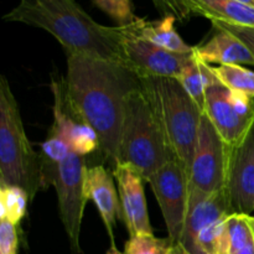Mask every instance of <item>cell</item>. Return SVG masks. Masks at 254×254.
<instances>
[{"label": "cell", "instance_id": "obj_11", "mask_svg": "<svg viewBox=\"0 0 254 254\" xmlns=\"http://www.w3.org/2000/svg\"><path fill=\"white\" fill-rule=\"evenodd\" d=\"M226 191L231 213L254 212V123L245 136L228 153Z\"/></svg>", "mask_w": 254, "mask_h": 254}, {"label": "cell", "instance_id": "obj_5", "mask_svg": "<svg viewBox=\"0 0 254 254\" xmlns=\"http://www.w3.org/2000/svg\"><path fill=\"white\" fill-rule=\"evenodd\" d=\"M141 84V83H140ZM175 158L143 87L128 96L119 143V163L128 164L148 181Z\"/></svg>", "mask_w": 254, "mask_h": 254}, {"label": "cell", "instance_id": "obj_9", "mask_svg": "<svg viewBox=\"0 0 254 254\" xmlns=\"http://www.w3.org/2000/svg\"><path fill=\"white\" fill-rule=\"evenodd\" d=\"M230 145L203 113L190 169V189L205 193L225 190Z\"/></svg>", "mask_w": 254, "mask_h": 254}, {"label": "cell", "instance_id": "obj_16", "mask_svg": "<svg viewBox=\"0 0 254 254\" xmlns=\"http://www.w3.org/2000/svg\"><path fill=\"white\" fill-rule=\"evenodd\" d=\"M193 14L202 15L211 22H225L254 27V7L236 0H190Z\"/></svg>", "mask_w": 254, "mask_h": 254}, {"label": "cell", "instance_id": "obj_22", "mask_svg": "<svg viewBox=\"0 0 254 254\" xmlns=\"http://www.w3.org/2000/svg\"><path fill=\"white\" fill-rule=\"evenodd\" d=\"M173 242L170 238H158L154 235L133 236L124 246V254H169Z\"/></svg>", "mask_w": 254, "mask_h": 254}, {"label": "cell", "instance_id": "obj_2", "mask_svg": "<svg viewBox=\"0 0 254 254\" xmlns=\"http://www.w3.org/2000/svg\"><path fill=\"white\" fill-rule=\"evenodd\" d=\"M2 19L45 30L61 44L66 54L126 64L123 42L130 24H99L74 0H19Z\"/></svg>", "mask_w": 254, "mask_h": 254}, {"label": "cell", "instance_id": "obj_29", "mask_svg": "<svg viewBox=\"0 0 254 254\" xmlns=\"http://www.w3.org/2000/svg\"><path fill=\"white\" fill-rule=\"evenodd\" d=\"M236 1L243 2V4L250 5V6H253L254 7V0H236Z\"/></svg>", "mask_w": 254, "mask_h": 254}, {"label": "cell", "instance_id": "obj_20", "mask_svg": "<svg viewBox=\"0 0 254 254\" xmlns=\"http://www.w3.org/2000/svg\"><path fill=\"white\" fill-rule=\"evenodd\" d=\"M213 73L225 86L233 91L242 92L254 98V72L241 64L212 66Z\"/></svg>", "mask_w": 254, "mask_h": 254}, {"label": "cell", "instance_id": "obj_18", "mask_svg": "<svg viewBox=\"0 0 254 254\" xmlns=\"http://www.w3.org/2000/svg\"><path fill=\"white\" fill-rule=\"evenodd\" d=\"M29 195L19 186L0 185V221L19 226L27 211Z\"/></svg>", "mask_w": 254, "mask_h": 254}, {"label": "cell", "instance_id": "obj_17", "mask_svg": "<svg viewBox=\"0 0 254 254\" xmlns=\"http://www.w3.org/2000/svg\"><path fill=\"white\" fill-rule=\"evenodd\" d=\"M175 16H164L163 19L155 21H148L141 19L139 21L138 34L143 39L178 54H190L193 52V47L186 44L183 37L175 29Z\"/></svg>", "mask_w": 254, "mask_h": 254}, {"label": "cell", "instance_id": "obj_15", "mask_svg": "<svg viewBox=\"0 0 254 254\" xmlns=\"http://www.w3.org/2000/svg\"><path fill=\"white\" fill-rule=\"evenodd\" d=\"M196 57L207 64H252L254 56L248 47L235 35L216 29V34L205 44L193 47Z\"/></svg>", "mask_w": 254, "mask_h": 254}, {"label": "cell", "instance_id": "obj_1", "mask_svg": "<svg viewBox=\"0 0 254 254\" xmlns=\"http://www.w3.org/2000/svg\"><path fill=\"white\" fill-rule=\"evenodd\" d=\"M67 99L74 113L97 133L102 159L117 166L129 94L140 87L134 71L119 62L67 54Z\"/></svg>", "mask_w": 254, "mask_h": 254}, {"label": "cell", "instance_id": "obj_8", "mask_svg": "<svg viewBox=\"0 0 254 254\" xmlns=\"http://www.w3.org/2000/svg\"><path fill=\"white\" fill-rule=\"evenodd\" d=\"M148 183L163 212L169 238L173 245L181 242L190 203V173L174 158L154 173Z\"/></svg>", "mask_w": 254, "mask_h": 254}, {"label": "cell", "instance_id": "obj_4", "mask_svg": "<svg viewBox=\"0 0 254 254\" xmlns=\"http://www.w3.org/2000/svg\"><path fill=\"white\" fill-rule=\"evenodd\" d=\"M166 141L176 159L190 173L203 109L178 78L139 77Z\"/></svg>", "mask_w": 254, "mask_h": 254}, {"label": "cell", "instance_id": "obj_28", "mask_svg": "<svg viewBox=\"0 0 254 254\" xmlns=\"http://www.w3.org/2000/svg\"><path fill=\"white\" fill-rule=\"evenodd\" d=\"M106 254H124V253L119 252L118 248L116 247V245H111V248H109V250L107 251Z\"/></svg>", "mask_w": 254, "mask_h": 254}, {"label": "cell", "instance_id": "obj_30", "mask_svg": "<svg viewBox=\"0 0 254 254\" xmlns=\"http://www.w3.org/2000/svg\"><path fill=\"white\" fill-rule=\"evenodd\" d=\"M248 221H250L251 228H252V231H253V235H254V216H252V215H250V216H248Z\"/></svg>", "mask_w": 254, "mask_h": 254}, {"label": "cell", "instance_id": "obj_24", "mask_svg": "<svg viewBox=\"0 0 254 254\" xmlns=\"http://www.w3.org/2000/svg\"><path fill=\"white\" fill-rule=\"evenodd\" d=\"M158 11L163 16H175L178 20L185 21L193 14L192 10L183 0H151Z\"/></svg>", "mask_w": 254, "mask_h": 254}, {"label": "cell", "instance_id": "obj_21", "mask_svg": "<svg viewBox=\"0 0 254 254\" xmlns=\"http://www.w3.org/2000/svg\"><path fill=\"white\" fill-rule=\"evenodd\" d=\"M179 82L183 84L185 91L190 94L191 98L205 109V92L206 78L203 72V64L196 57L184 68L183 73L179 76Z\"/></svg>", "mask_w": 254, "mask_h": 254}, {"label": "cell", "instance_id": "obj_14", "mask_svg": "<svg viewBox=\"0 0 254 254\" xmlns=\"http://www.w3.org/2000/svg\"><path fill=\"white\" fill-rule=\"evenodd\" d=\"M113 173L104 165H94L87 168L86 171V195L92 200L101 215L112 245L114 242V227L118 217H122L121 201L118 189L114 184Z\"/></svg>", "mask_w": 254, "mask_h": 254}, {"label": "cell", "instance_id": "obj_23", "mask_svg": "<svg viewBox=\"0 0 254 254\" xmlns=\"http://www.w3.org/2000/svg\"><path fill=\"white\" fill-rule=\"evenodd\" d=\"M99 9L106 12L119 26H126L135 21L130 0H92Z\"/></svg>", "mask_w": 254, "mask_h": 254}, {"label": "cell", "instance_id": "obj_6", "mask_svg": "<svg viewBox=\"0 0 254 254\" xmlns=\"http://www.w3.org/2000/svg\"><path fill=\"white\" fill-rule=\"evenodd\" d=\"M203 72L206 78L203 112L221 138L230 146L235 145L253 126L254 98L225 86L213 73L211 64H203Z\"/></svg>", "mask_w": 254, "mask_h": 254}, {"label": "cell", "instance_id": "obj_10", "mask_svg": "<svg viewBox=\"0 0 254 254\" xmlns=\"http://www.w3.org/2000/svg\"><path fill=\"white\" fill-rule=\"evenodd\" d=\"M140 17L129 25L123 42L126 66L139 77H171L179 78L184 68L195 59V52L178 54L163 49L138 34Z\"/></svg>", "mask_w": 254, "mask_h": 254}, {"label": "cell", "instance_id": "obj_25", "mask_svg": "<svg viewBox=\"0 0 254 254\" xmlns=\"http://www.w3.org/2000/svg\"><path fill=\"white\" fill-rule=\"evenodd\" d=\"M19 251V235L17 226L0 221V254H17Z\"/></svg>", "mask_w": 254, "mask_h": 254}, {"label": "cell", "instance_id": "obj_7", "mask_svg": "<svg viewBox=\"0 0 254 254\" xmlns=\"http://www.w3.org/2000/svg\"><path fill=\"white\" fill-rule=\"evenodd\" d=\"M86 159L71 153L55 169L51 184L56 189L61 222L68 237L72 254H81L79 236L86 203Z\"/></svg>", "mask_w": 254, "mask_h": 254}, {"label": "cell", "instance_id": "obj_31", "mask_svg": "<svg viewBox=\"0 0 254 254\" xmlns=\"http://www.w3.org/2000/svg\"><path fill=\"white\" fill-rule=\"evenodd\" d=\"M183 1H184V2H185V4H186V5H188V6H189V7H190V9H191V5H190V0H183ZM191 10H192V9H191Z\"/></svg>", "mask_w": 254, "mask_h": 254}, {"label": "cell", "instance_id": "obj_3", "mask_svg": "<svg viewBox=\"0 0 254 254\" xmlns=\"http://www.w3.org/2000/svg\"><path fill=\"white\" fill-rule=\"evenodd\" d=\"M0 185L24 189L30 201L47 186L42 159L25 133L19 104L5 76L0 77Z\"/></svg>", "mask_w": 254, "mask_h": 254}, {"label": "cell", "instance_id": "obj_19", "mask_svg": "<svg viewBox=\"0 0 254 254\" xmlns=\"http://www.w3.org/2000/svg\"><path fill=\"white\" fill-rule=\"evenodd\" d=\"M248 216L238 213L228 216L231 254H254V235Z\"/></svg>", "mask_w": 254, "mask_h": 254}, {"label": "cell", "instance_id": "obj_26", "mask_svg": "<svg viewBox=\"0 0 254 254\" xmlns=\"http://www.w3.org/2000/svg\"><path fill=\"white\" fill-rule=\"evenodd\" d=\"M215 29H221L228 31L230 34L235 35L237 39H240L246 46L248 47L252 55L254 56V27H246V26H237V25L225 24V22H212Z\"/></svg>", "mask_w": 254, "mask_h": 254}, {"label": "cell", "instance_id": "obj_13", "mask_svg": "<svg viewBox=\"0 0 254 254\" xmlns=\"http://www.w3.org/2000/svg\"><path fill=\"white\" fill-rule=\"evenodd\" d=\"M117 189L121 201L122 220L130 237L139 235H154L149 220L144 192V178L128 164L119 163L113 168Z\"/></svg>", "mask_w": 254, "mask_h": 254}, {"label": "cell", "instance_id": "obj_27", "mask_svg": "<svg viewBox=\"0 0 254 254\" xmlns=\"http://www.w3.org/2000/svg\"><path fill=\"white\" fill-rule=\"evenodd\" d=\"M169 254H192V253H191L190 251L183 245V243L179 242V243H175V245H173V247H171Z\"/></svg>", "mask_w": 254, "mask_h": 254}, {"label": "cell", "instance_id": "obj_12", "mask_svg": "<svg viewBox=\"0 0 254 254\" xmlns=\"http://www.w3.org/2000/svg\"><path fill=\"white\" fill-rule=\"evenodd\" d=\"M51 88L54 93V123L49 133L64 139L72 153L78 155L84 156L98 150L97 133L74 113L67 99L66 82L54 79Z\"/></svg>", "mask_w": 254, "mask_h": 254}]
</instances>
